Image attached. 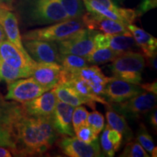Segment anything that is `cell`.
<instances>
[{
    "instance_id": "6da1fadb",
    "label": "cell",
    "mask_w": 157,
    "mask_h": 157,
    "mask_svg": "<svg viewBox=\"0 0 157 157\" xmlns=\"http://www.w3.org/2000/svg\"><path fill=\"white\" fill-rule=\"evenodd\" d=\"M50 117H36L27 114L20 107L13 126L16 156H40L48 151L58 137Z\"/></svg>"
},
{
    "instance_id": "7a4b0ae2",
    "label": "cell",
    "mask_w": 157,
    "mask_h": 157,
    "mask_svg": "<svg viewBox=\"0 0 157 157\" xmlns=\"http://www.w3.org/2000/svg\"><path fill=\"white\" fill-rule=\"evenodd\" d=\"M20 16L28 25H44L71 19L59 0H19Z\"/></svg>"
},
{
    "instance_id": "3957f363",
    "label": "cell",
    "mask_w": 157,
    "mask_h": 157,
    "mask_svg": "<svg viewBox=\"0 0 157 157\" xmlns=\"http://www.w3.org/2000/svg\"><path fill=\"white\" fill-rule=\"evenodd\" d=\"M109 66L113 76L129 83L140 84L146 66L145 58L140 52H124Z\"/></svg>"
},
{
    "instance_id": "277c9868",
    "label": "cell",
    "mask_w": 157,
    "mask_h": 157,
    "mask_svg": "<svg viewBox=\"0 0 157 157\" xmlns=\"http://www.w3.org/2000/svg\"><path fill=\"white\" fill-rule=\"evenodd\" d=\"M84 28L85 26L81 18L68 19L49 26L29 31L21 37L23 40L34 39L56 42L69 38Z\"/></svg>"
},
{
    "instance_id": "5b68a950",
    "label": "cell",
    "mask_w": 157,
    "mask_h": 157,
    "mask_svg": "<svg viewBox=\"0 0 157 157\" xmlns=\"http://www.w3.org/2000/svg\"><path fill=\"white\" fill-rule=\"evenodd\" d=\"M111 108L125 119L136 120L147 114L156 106V95L143 92L120 103H110Z\"/></svg>"
},
{
    "instance_id": "8992f818",
    "label": "cell",
    "mask_w": 157,
    "mask_h": 157,
    "mask_svg": "<svg viewBox=\"0 0 157 157\" xmlns=\"http://www.w3.org/2000/svg\"><path fill=\"white\" fill-rule=\"evenodd\" d=\"M99 31L84 28L69 38L56 42L59 52L86 57L95 50L94 37Z\"/></svg>"
},
{
    "instance_id": "52a82bcc",
    "label": "cell",
    "mask_w": 157,
    "mask_h": 157,
    "mask_svg": "<svg viewBox=\"0 0 157 157\" xmlns=\"http://www.w3.org/2000/svg\"><path fill=\"white\" fill-rule=\"evenodd\" d=\"M21 105L7 102L0 96V146L8 148L13 154L15 151L13 126Z\"/></svg>"
},
{
    "instance_id": "ba28073f",
    "label": "cell",
    "mask_w": 157,
    "mask_h": 157,
    "mask_svg": "<svg viewBox=\"0 0 157 157\" xmlns=\"http://www.w3.org/2000/svg\"><path fill=\"white\" fill-rule=\"evenodd\" d=\"M56 144L61 151L70 157H101V152L98 138L92 143H87L76 136H63L56 140Z\"/></svg>"
},
{
    "instance_id": "9c48e42d",
    "label": "cell",
    "mask_w": 157,
    "mask_h": 157,
    "mask_svg": "<svg viewBox=\"0 0 157 157\" xmlns=\"http://www.w3.org/2000/svg\"><path fill=\"white\" fill-rule=\"evenodd\" d=\"M7 84V93L5 99L21 103L30 101L47 91L31 76L19 78Z\"/></svg>"
},
{
    "instance_id": "30bf717a",
    "label": "cell",
    "mask_w": 157,
    "mask_h": 157,
    "mask_svg": "<svg viewBox=\"0 0 157 157\" xmlns=\"http://www.w3.org/2000/svg\"><path fill=\"white\" fill-rule=\"evenodd\" d=\"M28 54L37 63H57L60 64V55L56 42L42 40H23Z\"/></svg>"
},
{
    "instance_id": "8fae6325",
    "label": "cell",
    "mask_w": 157,
    "mask_h": 157,
    "mask_svg": "<svg viewBox=\"0 0 157 157\" xmlns=\"http://www.w3.org/2000/svg\"><path fill=\"white\" fill-rule=\"evenodd\" d=\"M143 90L138 84L129 83L115 76L109 77L104 91V98L109 103H120L142 93Z\"/></svg>"
},
{
    "instance_id": "7c38bea8",
    "label": "cell",
    "mask_w": 157,
    "mask_h": 157,
    "mask_svg": "<svg viewBox=\"0 0 157 157\" xmlns=\"http://www.w3.org/2000/svg\"><path fill=\"white\" fill-rule=\"evenodd\" d=\"M81 19L84 26L92 30L111 35H132L125 24L96 13L87 11V13H84Z\"/></svg>"
},
{
    "instance_id": "4fadbf2b",
    "label": "cell",
    "mask_w": 157,
    "mask_h": 157,
    "mask_svg": "<svg viewBox=\"0 0 157 157\" xmlns=\"http://www.w3.org/2000/svg\"><path fill=\"white\" fill-rule=\"evenodd\" d=\"M74 107L58 100L53 113L50 117L55 131L63 136H76L72 124Z\"/></svg>"
},
{
    "instance_id": "5bb4252c",
    "label": "cell",
    "mask_w": 157,
    "mask_h": 157,
    "mask_svg": "<svg viewBox=\"0 0 157 157\" xmlns=\"http://www.w3.org/2000/svg\"><path fill=\"white\" fill-rule=\"evenodd\" d=\"M63 66L57 63H36L31 76L47 91L52 90L60 79Z\"/></svg>"
},
{
    "instance_id": "9a60e30c",
    "label": "cell",
    "mask_w": 157,
    "mask_h": 157,
    "mask_svg": "<svg viewBox=\"0 0 157 157\" xmlns=\"http://www.w3.org/2000/svg\"><path fill=\"white\" fill-rule=\"evenodd\" d=\"M58 98L54 92L46 91L30 101L21 104L23 111L27 114L36 117L50 118L56 108Z\"/></svg>"
},
{
    "instance_id": "2e32d148",
    "label": "cell",
    "mask_w": 157,
    "mask_h": 157,
    "mask_svg": "<svg viewBox=\"0 0 157 157\" xmlns=\"http://www.w3.org/2000/svg\"><path fill=\"white\" fill-rule=\"evenodd\" d=\"M0 59L13 67L31 71L36 63L7 39L0 42Z\"/></svg>"
},
{
    "instance_id": "e0dca14e",
    "label": "cell",
    "mask_w": 157,
    "mask_h": 157,
    "mask_svg": "<svg viewBox=\"0 0 157 157\" xmlns=\"http://www.w3.org/2000/svg\"><path fill=\"white\" fill-rule=\"evenodd\" d=\"M58 84H63L65 85L68 86V87L71 88L79 95L87 98V99L91 100L95 103H102L105 105L109 104L105 98L95 95L84 80L80 78L79 76L71 73L69 71L64 69L61 71L60 79H59Z\"/></svg>"
},
{
    "instance_id": "ac0fdd59",
    "label": "cell",
    "mask_w": 157,
    "mask_h": 157,
    "mask_svg": "<svg viewBox=\"0 0 157 157\" xmlns=\"http://www.w3.org/2000/svg\"><path fill=\"white\" fill-rule=\"evenodd\" d=\"M67 71H69L71 73L84 80L95 95L102 98L104 97L105 87L109 81V77L104 75L99 67L97 66H93L78 69Z\"/></svg>"
},
{
    "instance_id": "d6986e66",
    "label": "cell",
    "mask_w": 157,
    "mask_h": 157,
    "mask_svg": "<svg viewBox=\"0 0 157 157\" xmlns=\"http://www.w3.org/2000/svg\"><path fill=\"white\" fill-rule=\"evenodd\" d=\"M0 25L5 31L7 40L16 46L25 56H30L23 44L16 15L10 10L0 7Z\"/></svg>"
},
{
    "instance_id": "ffe728a7",
    "label": "cell",
    "mask_w": 157,
    "mask_h": 157,
    "mask_svg": "<svg viewBox=\"0 0 157 157\" xmlns=\"http://www.w3.org/2000/svg\"><path fill=\"white\" fill-rule=\"evenodd\" d=\"M128 30L132 34L133 38L143 52V56L146 58H151L153 55L156 53L157 39L151 34H148L144 29L136 25L128 24L127 25Z\"/></svg>"
},
{
    "instance_id": "44dd1931",
    "label": "cell",
    "mask_w": 157,
    "mask_h": 157,
    "mask_svg": "<svg viewBox=\"0 0 157 157\" xmlns=\"http://www.w3.org/2000/svg\"><path fill=\"white\" fill-rule=\"evenodd\" d=\"M52 90L54 92L58 100L71 106L76 107L84 104L93 110L95 109V102L83 97L63 84H58Z\"/></svg>"
},
{
    "instance_id": "7402d4cb",
    "label": "cell",
    "mask_w": 157,
    "mask_h": 157,
    "mask_svg": "<svg viewBox=\"0 0 157 157\" xmlns=\"http://www.w3.org/2000/svg\"><path fill=\"white\" fill-rule=\"evenodd\" d=\"M105 117L109 127L120 132L125 142L127 143L132 140L134 137L132 131L129 128L126 119L114 111L110 105V103L105 105Z\"/></svg>"
},
{
    "instance_id": "603a6c76",
    "label": "cell",
    "mask_w": 157,
    "mask_h": 157,
    "mask_svg": "<svg viewBox=\"0 0 157 157\" xmlns=\"http://www.w3.org/2000/svg\"><path fill=\"white\" fill-rule=\"evenodd\" d=\"M109 48L118 52L135 51L139 49L138 45L133 38L132 35L118 34L111 35Z\"/></svg>"
},
{
    "instance_id": "cb8c5ba5",
    "label": "cell",
    "mask_w": 157,
    "mask_h": 157,
    "mask_svg": "<svg viewBox=\"0 0 157 157\" xmlns=\"http://www.w3.org/2000/svg\"><path fill=\"white\" fill-rule=\"evenodd\" d=\"M121 53V52L111 50L109 48L95 49L84 58L90 64L99 65L113 61Z\"/></svg>"
},
{
    "instance_id": "d4e9b609",
    "label": "cell",
    "mask_w": 157,
    "mask_h": 157,
    "mask_svg": "<svg viewBox=\"0 0 157 157\" xmlns=\"http://www.w3.org/2000/svg\"><path fill=\"white\" fill-rule=\"evenodd\" d=\"M0 75L7 84H9L19 78L30 77L31 71L13 67L0 59Z\"/></svg>"
},
{
    "instance_id": "484cf974",
    "label": "cell",
    "mask_w": 157,
    "mask_h": 157,
    "mask_svg": "<svg viewBox=\"0 0 157 157\" xmlns=\"http://www.w3.org/2000/svg\"><path fill=\"white\" fill-rule=\"evenodd\" d=\"M137 140L145 151L150 155V156L156 157V147L154 145L151 135L149 134L146 127L143 124H141L137 132Z\"/></svg>"
},
{
    "instance_id": "4316f807",
    "label": "cell",
    "mask_w": 157,
    "mask_h": 157,
    "mask_svg": "<svg viewBox=\"0 0 157 157\" xmlns=\"http://www.w3.org/2000/svg\"><path fill=\"white\" fill-rule=\"evenodd\" d=\"M59 2L71 19L81 18L85 13L82 0H59Z\"/></svg>"
},
{
    "instance_id": "83f0119b",
    "label": "cell",
    "mask_w": 157,
    "mask_h": 157,
    "mask_svg": "<svg viewBox=\"0 0 157 157\" xmlns=\"http://www.w3.org/2000/svg\"><path fill=\"white\" fill-rule=\"evenodd\" d=\"M60 64L64 70H74L85 68L89 66V63L84 57L76 56V55H62L60 54Z\"/></svg>"
},
{
    "instance_id": "f1b7e54d",
    "label": "cell",
    "mask_w": 157,
    "mask_h": 157,
    "mask_svg": "<svg viewBox=\"0 0 157 157\" xmlns=\"http://www.w3.org/2000/svg\"><path fill=\"white\" fill-rule=\"evenodd\" d=\"M120 157H149V155L137 140L127 143Z\"/></svg>"
},
{
    "instance_id": "f546056e",
    "label": "cell",
    "mask_w": 157,
    "mask_h": 157,
    "mask_svg": "<svg viewBox=\"0 0 157 157\" xmlns=\"http://www.w3.org/2000/svg\"><path fill=\"white\" fill-rule=\"evenodd\" d=\"M88 113H89L86 108L82 106V105L76 106L74 109L73 115H72V124H73L74 130L75 133L82 127L87 125Z\"/></svg>"
},
{
    "instance_id": "4dcf8cb0",
    "label": "cell",
    "mask_w": 157,
    "mask_h": 157,
    "mask_svg": "<svg viewBox=\"0 0 157 157\" xmlns=\"http://www.w3.org/2000/svg\"><path fill=\"white\" fill-rule=\"evenodd\" d=\"M87 125L93 129L96 134H99L105 126V120L103 114L95 110L88 113Z\"/></svg>"
},
{
    "instance_id": "1f68e13d",
    "label": "cell",
    "mask_w": 157,
    "mask_h": 157,
    "mask_svg": "<svg viewBox=\"0 0 157 157\" xmlns=\"http://www.w3.org/2000/svg\"><path fill=\"white\" fill-rule=\"evenodd\" d=\"M110 127L109 125H105L103 133L101 136V145L102 148V154L103 156L112 157L115 155V150L112 143L110 142L108 138V132H109Z\"/></svg>"
},
{
    "instance_id": "d6a6232c",
    "label": "cell",
    "mask_w": 157,
    "mask_h": 157,
    "mask_svg": "<svg viewBox=\"0 0 157 157\" xmlns=\"http://www.w3.org/2000/svg\"><path fill=\"white\" fill-rule=\"evenodd\" d=\"M75 135L79 140L87 143H92L98 138V134H96L93 129L88 127L87 125L82 127L81 128L78 129L76 132Z\"/></svg>"
},
{
    "instance_id": "836d02e7",
    "label": "cell",
    "mask_w": 157,
    "mask_h": 157,
    "mask_svg": "<svg viewBox=\"0 0 157 157\" xmlns=\"http://www.w3.org/2000/svg\"><path fill=\"white\" fill-rule=\"evenodd\" d=\"M157 7V0H142L135 10L137 17H140Z\"/></svg>"
},
{
    "instance_id": "e575fe53",
    "label": "cell",
    "mask_w": 157,
    "mask_h": 157,
    "mask_svg": "<svg viewBox=\"0 0 157 157\" xmlns=\"http://www.w3.org/2000/svg\"><path fill=\"white\" fill-rule=\"evenodd\" d=\"M111 34H101L98 32L94 37V44L95 49L106 48L109 47L110 40H111Z\"/></svg>"
},
{
    "instance_id": "d590c367",
    "label": "cell",
    "mask_w": 157,
    "mask_h": 157,
    "mask_svg": "<svg viewBox=\"0 0 157 157\" xmlns=\"http://www.w3.org/2000/svg\"><path fill=\"white\" fill-rule=\"evenodd\" d=\"M108 138L110 142L112 143L115 151L117 152L120 149L121 143H122V135L118 131L110 128L109 132H108Z\"/></svg>"
},
{
    "instance_id": "8d00e7d4",
    "label": "cell",
    "mask_w": 157,
    "mask_h": 157,
    "mask_svg": "<svg viewBox=\"0 0 157 157\" xmlns=\"http://www.w3.org/2000/svg\"><path fill=\"white\" fill-rule=\"evenodd\" d=\"M139 85L143 90H146L148 93H154L155 95L157 94V83L156 80L153 82L152 83H146V84H140Z\"/></svg>"
},
{
    "instance_id": "74e56055",
    "label": "cell",
    "mask_w": 157,
    "mask_h": 157,
    "mask_svg": "<svg viewBox=\"0 0 157 157\" xmlns=\"http://www.w3.org/2000/svg\"><path fill=\"white\" fill-rule=\"evenodd\" d=\"M150 114L148 116V121L150 124L151 125L153 128L156 131L157 129V111L156 109L155 108L152 111H151Z\"/></svg>"
},
{
    "instance_id": "f35d334b",
    "label": "cell",
    "mask_w": 157,
    "mask_h": 157,
    "mask_svg": "<svg viewBox=\"0 0 157 157\" xmlns=\"http://www.w3.org/2000/svg\"><path fill=\"white\" fill-rule=\"evenodd\" d=\"M14 0H0V7L7 10H13L12 4L13 3Z\"/></svg>"
},
{
    "instance_id": "ab89813d",
    "label": "cell",
    "mask_w": 157,
    "mask_h": 157,
    "mask_svg": "<svg viewBox=\"0 0 157 157\" xmlns=\"http://www.w3.org/2000/svg\"><path fill=\"white\" fill-rule=\"evenodd\" d=\"M11 151L8 148L4 146H0V157H11Z\"/></svg>"
},
{
    "instance_id": "60d3db41",
    "label": "cell",
    "mask_w": 157,
    "mask_h": 157,
    "mask_svg": "<svg viewBox=\"0 0 157 157\" xmlns=\"http://www.w3.org/2000/svg\"><path fill=\"white\" fill-rule=\"evenodd\" d=\"M156 53H155L154 55H153V56L151 57V58H147L148 59V60H149L148 63H149V65H150L151 67L155 69V71H156Z\"/></svg>"
},
{
    "instance_id": "b9f144b4",
    "label": "cell",
    "mask_w": 157,
    "mask_h": 157,
    "mask_svg": "<svg viewBox=\"0 0 157 157\" xmlns=\"http://www.w3.org/2000/svg\"><path fill=\"white\" fill-rule=\"evenodd\" d=\"M6 38H7V37H6L5 31H4L2 26L0 25V42H2L4 40H5Z\"/></svg>"
},
{
    "instance_id": "7bdbcfd3",
    "label": "cell",
    "mask_w": 157,
    "mask_h": 157,
    "mask_svg": "<svg viewBox=\"0 0 157 157\" xmlns=\"http://www.w3.org/2000/svg\"><path fill=\"white\" fill-rule=\"evenodd\" d=\"M111 1H112L113 3H115L116 5H119V4L122 3L124 1V0H111Z\"/></svg>"
},
{
    "instance_id": "ee69618b",
    "label": "cell",
    "mask_w": 157,
    "mask_h": 157,
    "mask_svg": "<svg viewBox=\"0 0 157 157\" xmlns=\"http://www.w3.org/2000/svg\"><path fill=\"white\" fill-rule=\"evenodd\" d=\"M2 80V76H1V75H0V82H1Z\"/></svg>"
},
{
    "instance_id": "f6af8a7d",
    "label": "cell",
    "mask_w": 157,
    "mask_h": 157,
    "mask_svg": "<svg viewBox=\"0 0 157 157\" xmlns=\"http://www.w3.org/2000/svg\"><path fill=\"white\" fill-rule=\"evenodd\" d=\"M2 8H3V7H2Z\"/></svg>"
}]
</instances>
